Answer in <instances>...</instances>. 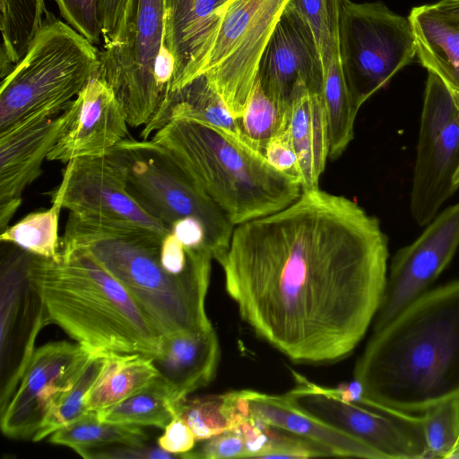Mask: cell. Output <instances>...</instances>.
I'll return each mask as SVG.
<instances>
[{"mask_svg":"<svg viewBox=\"0 0 459 459\" xmlns=\"http://www.w3.org/2000/svg\"><path fill=\"white\" fill-rule=\"evenodd\" d=\"M195 441L189 426L176 415L158 438V446L166 452L182 458L184 454L194 449Z\"/></svg>","mask_w":459,"mask_h":459,"instance_id":"cell-41","label":"cell"},{"mask_svg":"<svg viewBox=\"0 0 459 459\" xmlns=\"http://www.w3.org/2000/svg\"><path fill=\"white\" fill-rule=\"evenodd\" d=\"M128 126L112 88L94 76L68 107L67 120L47 160L68 163L107 155L128 138Z\"/></svg>","mask_w":459,"mask_h":459,"instance_id":"cell-18","label":"cell"},{"mask_svg":"<svg viewBox=\"0 0 459 459\" xmlns=\"http://www.w3.org/2000/svg\"><path fill=\"white\" fill-rule=\"evenodd\" d=\"M388 240L356 202L319 188L235 227L218 262L242 319L300 363L349 355L379 307Z\"/></svg>","mask_w":459,"mask_h":459,"instance_id":"cell-1","label":"cell"},{"mask_svg":"<svg viewBox=\"0 0 459 459\" xmlns=\"http://www.w3.org/2000/svg\"><path fill=\"white\" fill-rule=\"evenodd\" d=\"M65 22L96 45L102 38L98 0H54Z\"/></svg>","mask_w":459,"mask_h":459,"instance_id":"cell-37","label":"cell"},{"mask_svg":"<svg viewBox=\"0 0 459 459\" xmlns=\"http://www.w3.org/2000/svg\"><path fill=\"white\" fill-rule=\"evenodd\" d=\"M454 183L455 186L459 188V169L455 176Z\"/></svg>","mask_w":459,"mask_h":459,"instance_id":"cell-43","label":"cell"},{"mask_svg":"<svg viewBox=\"0 0 459 459\" xmlns=\"http://www.w3.org/2000/svg\"><path fill=\"white\" fill-rule=\"evenodd\" d=\"M61 207L52 204L45 211L34 212L1 232V242L15 245L27 252L48 259H58L61 238L58 221Z\"/></svg>","mask_w":459,"mask_h":459,"instance_id":"cell-32","label":"cell"},{"mask_svg":"<svg viewBox=\"0 0 459 459\" xmlns=\"http://www.w3.org/2000/svg\"><path fill=\"white\" fill-rule=\"evenodd\" d=\"M429 458H451L459 443V397L436 403L421 413Z\"/></svg>","mask_w":459,"mask_h":459,"instance_id":"cell-35","label":"cell"},{"mask_svg":"<svg viewBox=\"0 0 459 459\" xmlns=\"http://www.w3.org/2000/svg\"><path fill=\"white\" fill-rule=\"evenodd\" d=\"M159 232L134 222L71 213L61 247L94 258L130 293L162 335L212 328L205 312L211 270L174 275L160 259Z\"/></svg>","mask_w":459,"mask_h":459,"instance_id":"cell-4","label":"cell"},{"mask_svg":"<svg viewBox=\"0 0 459 459\" xmlns=\"http://www.w3.org/2000/svg\"><path fill=\"white\" fill-rule=\"evenodd\" d=\"M290 120L263 91L256 80L242 116L238 119L243 134L264 154L272 136Z\"/></svg>","mask_w":459,"mask_h":459,"instance_id":"cell-34","label":"cell"},{"mask_svg":"<svg viewBox=\"0 0 459 459\" xmlns=\"http://www.w3.org/2000/svg\"><path fill=\"white\" fill-rule=\"evenodd\" d=\"M48 13L44 0H0L1 79L23 56Z\"/></svg>","mask_w":459,"mask_h":459,"instance_id":"cell-27","label":"cell"},{"mask_svg":"<svg viewBox=\"0 0 459 459\" xmlns=\"http://www.w3.org/2000/svg\"><path fill=\"white\" fill-rule=\"evenodd\" d=\"M225 0H165V43L176 61L178 82L213 27Z\"/></svg>","mask_w":459,"mask_h":459,"instance_id":"cell-23","label":"cell"},{"mask_svg":"<svg viewBox=\"0 0 459 459\" xmlns=\"http://www.w3.org/2000/svg\"><path fill=\"white\" fill-rule=\"evenodd\" d=\"M450 459H459V443Z\"/></svg>","mask_w":459,"mask_h":459,"instance_id":"cell-42","label":"cell"},{"mask_svg":"<svg viewBox=\"0 0 459 459\" xmlns=\"http://www.w3.org/2000/svg\"><path fill=\"white\" fill-rule=\"evenodd\" d=\"M196 450H191L182 455L187 459H226L245 458V443L238 429H228L204 440Z\"/></svg>","mask_w":459,"mask_h":459,"instance_id":"cell-38","label":"cell"},{"mask_svg":"<svg viewBox=\"0 0 459 459\" xmlns=\"http://www.w3.org/2000/svg\"><path fill=\"white\" fill-rule=\"evenodd\" d=\"M51 196L52 204L74 214L127 221L163 236L170 231L148 215L127 192L124 168L112 152L70 160Z\"/></svg>","mask_w":459,"mask_h":459,"instance_id":"cell-16","label":"cell"},{"mask_svg":"<svg viewBox=\"0 0 459 459\" xmlns=\"http://www.w3.org/2000/svg\"><path fill=\"white\" fill-rule=\"evenodd\" d=\"M219 359L220 345L212 327L163 335L152 361L175 403L213 379Z\"/></svg>","mask_w":459,"mask_h":459,"instance_id":"cell-20","label":"cell"},{"mask_svg":"<svg viewBox=\"0 0 459 459\" xmlns=\"http://www.w3.org/2000/svg\"><path fill=\"white\" fill-rule=\"evenodd\" d=\"M290 132L301 171L302 191L319 188L315 172V133L311 94L304 82L295 85L290 103Z\"/></svg>","mask_w":459,"mask_h":459,"instance_id":"cell-33","label":"cell"},{"mask_svg":"<svg viewBox=\"0 0 459 459\" xmlns=\"http://www.w3.org/2000/svg\"><path fill=\"white\" fill-rule=\"evenodd\" d=\"M92 354L81 344L66 341L35 349L12 398L0 411L4 435L14 439L32 437L54 400L71 387Z\"/></svg>","mask_w":459,"mask_h":459,"instance_id":"cell-15","label":"cell"},{"mask_svg":"<svg viewBox=\"0 0 459 459\" xmlns=\"http://www.w3.org/2000/svg\"><path fill=\"white\" fill-rule=\"evenodd\" d=\"M147 439L140 426L103 421L96 411H88L53 432L49 442L68 446L81 455L88 449L117 444L143 445Z\"/></svg>","mask_w":459,"mask_h":459,"instance_id":"cell-30","label":"cell"},{"mask_svg":"<svg viewBox=\"0 0 459 459\" xmlns=\"http://www.w3.org/2000/svg\"><path fill=\"white\" fill-rule=\"evenodd\" d=\"M158 377L152 358L111 354L87 398L88 411H105L143 388Z\"/></svg>","mask_w":459,"mask_h":459,"instance_id":"cell-25","label":"cell"},{"mask_svg":"<svg viewBox=\"0 0 459 459\" xmlns=\"http://www.w3.org/2000/svg\"><path fill=\"white\" fill-rule=\"evenodd\" d=\"M28 277L47 323L91 352L159 354L163 335L127 290L88 254L61 247L58 259L31 255Z\"/></svg>","mask_w":459,"mask_h":459,"instance_id":"cell-3","label":"cell"},{"mask_svg":"<svg viewBox=\"0 0 459 459\" xmlns=\"http://www.w3.org/2000/svg\"><path fill=\"white\" fill-rule=\"evenodd\" d=\"M68 117V108L53 115H28L0 130V230H5L22 204L24 189L42 173L43 160Z\"/></svg>","mask_w":459,"mask_h":459,"instance_id":"cell-17","label":"cell"},{"mask_svg":"<svg viewBox=\"0 0 459 459\" xmlns=\"http://www.w3.org/2000/svg\"><path fill=\"white\" fill-rule=\"evenodd\" d=\"M354 377L367 399L411 414L459 397V281L428 290L374 332Z\"/></svg>","mask_w":459,"mask_h":459,"instance_id":"cell-2","label":"cell"},{"mask_svg":"<svg viewBox=\"0 0 459 459\" xmlns=\"http://www.w3.org/2000/svg\"><path fill=\"white\" fill-rule=\"evenodd\" d=\"M322 96L328 120L329 157L336 159L354 137V125L359 109L343 73L339 44L333 48L322 65Z\"/></svg>","mask_w":459,"mask_h":459,"instance_id":"cell-24","label":"cell"},{"mask_svg":"<svg viewBox=\"0 0 459 459\" xmlns=\"http://www.w3.org/2000/svg\"><path fill=\"white\" fill-rule=\"evenodd\" d=\"M170 119H187L212 125L247 140L221 97L203 75L170 93L163 126Z\"/></svg>","mask_w":459,"mask_h":459,"instance_id":"cell-26","label":"cell"},{"mask_svg":"<svg viewBox=\"0 0 459 459\" xmlns=\"http://www.w3.org/2000/svg\"><path fill=\"white\" fill-rule=\"evenodd\" d=\"M251 413L268 425L309 439L333 455L383 459L364 443L342 433L288 403L281 395L244 390Z\"/></svg>","mask_w":459,"mask_h":459,"instance_id":"cell-22","label":"cell"},{"mask_svg":"<svg viewBox=\"0 0 459 459\" xmlns=\"http://www.w3.org/2000/svg\"><path fill=\"white\" fill-rule=\"evenodd\" d=\"M289 2L225 0L175 90L203 75L238 120L254 90L264 49Z\"/></svg>","mask_w":459,"mask_h":459,"instance_id":"cell-7","label":"cell"},{"mask_svg":"<svg viewBox=\"0 0 459 459\" xmlns=\"http://www.w3.org/2000/svg\"><path fill=\"white\" fill-rule=\"evenodd\" d=\"M166 149L236 227L286 208L299 179L273 167L245 138L218 126L170 119L151 138Z\"/></svg>","mask_w":459,"mask_h":459,"instance_id":"cell-5","label":"cell"},{"mask_svg":"<svg viewBox=\"0 0 459 459\" xmlns=\"http://www.w3.org/2000/svg\"><path fill=\"white\" fill-rule=\"evenodd\" d=\"M99 68L95 45L48 12L23 56L2 78L0 130L33 113L63 112Z\"/></svg>","mask_w":459,"mask_h":459,"instance_id":"cell-6","label":"cell"},{"mask_svg":"<svg viewBox=\"0 0 459 459\" xmlns=\"http://www.w3.org/2000/svg\"><path fill=\"white\" fill-rule=\"evenodd\" d=\"M257 81L283 114L296 84L310 91L322 90V65L314 37L307 24L286 7L262 56Z\"/></svg>","mask_w":459,"mask_h":459,"instance_id":"cell-19","label":"cell"},{"mask_svg":"<svg viewBox=\"0 0 459 459\" xmlns=\"http://www.w3.org/2000/svg\"><path fill=\"white\" fill-rule=\"evenodd\" d=\"M110 355L95 352L91 356L71 387L54 400L45 420L32 437L34 442L42 440L88 412V395Z\"/></svg>","mask_w":459,"mask_h":459,"instance_id":"cell-31","label":"cell"},{"mask_svg":"<svg viewBox=\"0 0 459 459\" xmlns=\"http://www.w3.org/2000/svg\"><path fill=\"white\" fill-rule=\"evenodd\" d=\"M174 410L189 426L196 441L233 429L248 417L238 406L237 391L194 399L186 397L174 403Z\"/></svg>","mask_w":459,"mask_h":459,"instance_id":"cell-29","label":"cell"},{"mask_svg":"<svg viewBox=\"0 0 459 459\" xmlns=\"http://www.w3.org/2000/svg\"><path fill=\"white\" fill-rule=\"evenodd\" d=\"M407 18L420 65L459 92V0L414 6Z\"/></svg>","mask_w":459,"mask_h":459,"instance_id":"cell-21","label":"cell"},{"mask_svg":"<svg viewBox=\"0 0 459 459\" xmlns=\"http://www.w3.org/2000/svg\"><path fill=\"white\" fill-rule=\"evenodd\" d=\"M10 245L1 258L0 411L12 398L34 352L36 338L48 324L43 303L28 277L32 254Z\"/></svg>","mask_w":459,"mask_h":459,"instance_id":"cell-13","label":"cell"},{"mask_svg":"<svg viewBox=\"0 0 459 459\" xmlns=\"http://www.w3.org/2000/svg\"><path fill=\"white\" fill-rule=\"evenodd\" d=\"M459 248V203L438 212L423 232L392 259L374 332L386 325L429 287Z\"/></svg>","mask_w":459,"mask_h":459,"instance_id":"cell-14","label":"cell"},{"mask_svg":"<svg viewBox=\"0 0 459 459\" xmlns=\"http://www.w3.org/2000/svg\"><path fill=\"white\" fill-rule=\"evenodd\" d=\"M81 456L87 459L93 458H178L158 447L143 445L117 444L102 447L91 448L82 452Z\"/></svg>","mask_w":459,"mask_h":459,"instance_id":"cell-40","label":"cell"},{"mask_svg":"<svg viewBox=\"0 0 459 459\" xmlns=\"http://www.w3.org/2000/svg\"><path fill=\"white\" fill-rule=\"evenodd\" d=\"M103 50L124 44L134 16V0H98Z\"/></svg>","mask_w":459,"mask_h":459,"instance_id":"cell-36","label":"cell"},{"mask_svg":"<svg viewBox=\"0 0 459 459\" xmlns=\"http://www.w3.org/2000/svg\"><path fill=\"white\" fill-rule=\"evenodd\" d=\"M338 39L343 73L359 108L416 57L408 18L380 1L340 0Z\"/></svg>","mask_w":459,"mask_h":459,"instance_id":"cell-10","label":"cell"},{"mask_svg":"<svg viewBox=\"0 0 459 459\" xmlns=\"http://www.w3.org/2000/svg\"><path fill=\"white\" fill-rule=\"evenodd\" d=\"M293 376L297 385L281 396L294 408L364 443L383 459L429 458L421 415L371 402L355 379L329 388Z\"/></svg>","mask_w":459,"mask_h":459,"instance_id":"cell-9","label":"cell"},{"mask_svg":"<svg viewBox=\"0 0 459 459\" xmlns=\"http://www.w3.org/2000/svg\"><path fill=\"white\" fill-rule=\"evenodd\" d=\"M107 422L165 429L176 416L172 394L159 377L119 403L97 412Z\"/></svg>","mask_w":459,"mask_h":459,"instance_id":"cell-28","label":"cell"},{"mask_svg":"<svg viewBox=\"0 0 459 459\" xmlns=\"http://www.w3.org/2000/svg\"><path fill=\"white\" fill-rule=\"evenodd\" d=\"M459 169V96L428 72L413 168L410 211L426 226L456 191Z\"/></svg>","mask_w":459,"mask_h":459,"instance_id":"cell-12","label":"cell"},{"mask_svg":"<svg viewBox=\"0 0 459 459\" xmlns=\"http://www.w3.org/2000/svg\"><path fill=\"white\" fill-rule=\"evenodd\" d=\"M289 122L283 125L269 140L264 155L277 169L301 182L300 167L290 137Z\"/></svg>","mask_w":459,"mask_h":459,"instance_id":"cell-39","label":"cell"},{"mask_svg":"<svg viewBox=\"0 0 459 459\" xmlns=\"http://www.w3.org/2000/svg\"><path fill=\"white\" fill-rule=\"evenodd\" d=\"M110 152L124 168L127 192L148 215L169 230L178 220L199 221L213 259L225 255L235 226L166 149L128 137Z\"/></svg>","mask_w":459,"mask_h":459,"instance_id":"cell-8","label":"cell"},{"mask_svg":"<svg viewBox=\"0 0 459 459\" xmlns=\"http://www.w3.org/2000/svg\"><path fill=\"white\" fill-rule=\"evenodd\" d=\"M166 48L165 0H134L126 41L100 52L96 76L114 91L129 126H144L143 140L161 127L166 99L156 81L155 65Z\"/></svg>","mask_w":459,"mask_h":459,"instance_id":"cell-11","label":"cell"}]
</instances>
